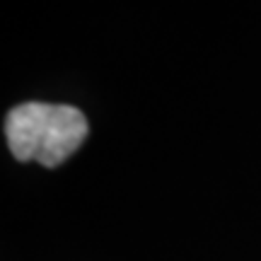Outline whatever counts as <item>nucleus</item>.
<instances>
[{"label": "nucleus", "mask_w": 261, "mask_h": 261, "mask_svg": "<svg viewBox=\"0 0 261 261\" xmlns=\"http://www.w3.org/2000/svg\"><path fill=\"white\" fill-rule=\"evenodd\" d=\"M90 133L87 116L73 104L24 102L5 116V140L19 162L58 167Z\"/></svg>", "instance_id": "1"}]
</instances>
